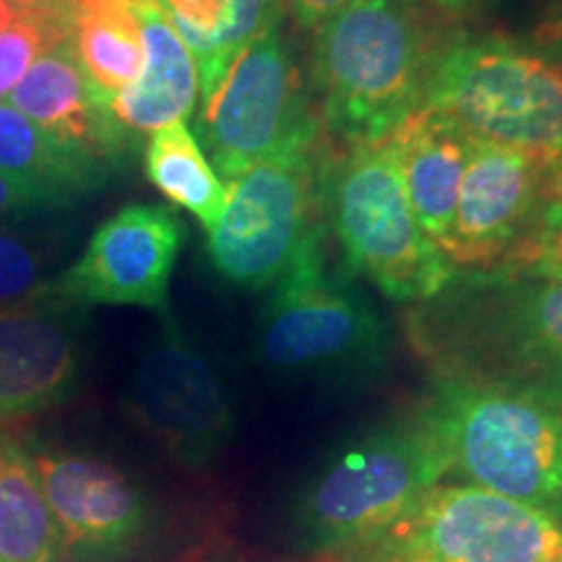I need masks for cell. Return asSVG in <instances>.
<instances>
[{
  "mask_svg": "<svg viewBox=\"0 0 562 562\" xmlns=\"http://www.w3.org/2000/svg\"><path fill=\"white\" fill-rule=\"evenodd\" d=\"M442 5H446V9H451V11H456V13H463V9H467V5H474V3H482V0H440Z\"/></svg>",
  "mask_w": 562,
  "mask_h": 562,
  "instance_id": "obj_33",
  "label": "cell"
},
{
  "mask_svg": "<svg viewBox=\"0 0 562 562\" xmlns=\"http://www.w3.org/2000/svg\"><path fill=\"white\" fill-rule=\"evenodd\" d=\"M13 21H16V13L11 11V5L5 0H0V32L9 30Z\"/></svg>",
  "mask_w": 562,
  "mask_h": 562,
  "instance_id": "obj_32",
  "label": "cell"
},
{
  "mask_svg": "<svg viewBox=\"0 0 562 562\" xmlns=\"http://www.w3.org/2000/svg\"><path fill=\"white\" fill-rule=\"evenodd\" d=\"M140 26L144 63L138 76L112 97L110 110L131 136L186 123L199 100V68L186 42L157 3H131Z\"/></svg>",
  "mask_w": 562,
  "mask_h": 562,
  "instance_id": "obj_18",
  "label": "cell"
},
{
  "mask_svg": "<svg viewBox=\"0 0 562 562\" xmlns=\"http://www.w3.org/2000/svg\"><path fill=\"white\" fill-rule=\"evenodd\" d=\"M383 140L402 175L414 216L427 237L442 248L453 224L472 138L435 110L417 108Z\"/></svg>",
  "mask_w": 562,
  "mask_h": 562,
  "instance_id": "obj_17",
  "label": "cell"
},
{
  "mask_svg": "<svg viewBox=\"0 0 562 562\" xmlns=\"http://www.w3.org/2000/svg\"><path fill=\"white\" fill-rule=\"evenodd\" d=\"M547 159L472 140L442 252L456 271L508 266L547 206Z\"/></svg>",
  "mask_w": 562,
  "mask_h": 562,
  "instance_id": "obj_14",
  "label": "cell"
},
{
  "mask_svg": "<svg viewBox=\"0 0 562 562\" xmlns=\"http://www.w3.org/2000/svg\"><path fill=\"white\" fill-rule=\"evenodd\" d=\"M526 45L562 63V0H547L542 13L533 21Z\"/></svg>",
  "mask_w": 562,
  "mask_h": 562,
  "instance_id": "obj_28",
  "label": "cell"
},
{
  "mask_svg": "<svg viewBox=\"0 0 562 562\" xmlns=\"http://www.w3.org/2000/svg\"><path fill=\"white\" fill-rule=\"evenodd\" d=\"M0 175L60 209L100 191L112 172L58 144L11 102H0Z\"/></svg>",
  "mask_w": 562,
  "mask_h": 562,
  "instance_id": "obj_19",
  "label": "cell"
},
{
  "mask_svg": "<svg viewBox=\"0 0 562 562\" xmlns=\"http://www.w3.org/2000/svg\"><path fill=\"white\" fill-rule=\"evenodd\" d=\"M318 562H562V521L474 484L440 482L370 544Z\"/></svg>",
  "mask_w": 562,
  "mask_h": 562,
  "instance_id": "obj_10",
  "label": "cell"
},
{
  "mask_svg": "<svg viewBox=\"0 0 562 562\" xmlns=\"http://www.w3.org/2000/svg\"><path fill=\"white\" fill-rule=\"evenodd\" d=\"M157 3L199 68V89L224 74L248 42L281 24L284 0H128Z\"/></svg>",
  "mask_w": 562,
  "mask_h": 562,
  "instance_id": "obj_20",
  "label": "cell"
},
{
  "mask_svg": "<svg viewBox=\"0 0 562 562\" xmlns=\"http://www.w3.org/2000/svg\"><path fill=\"white\" fill-rule=\"evenodd\" d=\"M144 172L167 201L191 211L206 229L220 220L227 188L186 123L165 125L151 133L144 149Z\"/></svg>",
  "mask_w": 562,
  "mask_h": 562,
  "instance_id": "obj_23",
  "label": "cell"
},
{
  "mask_svg": "<svg viewBox=\"0 0 562 562\" xmlns=\"http://www.w3.org/2000/svg\"><path fill=\"white\" fill-rule=\"evenodd\" d=\"M0 562H68L32 453L0 430Z\"/></svg>",
  "mask_w": 562,
  "mask_h": 562,
  "instance_id": "obj_21",
  "label": "cell"
},
{
  "mask_svg": "<svg viewBox=\"0 0 562 562\" xmlns=\"http://www.w3.org/2000/svg\"><path fill=\"white\" fill-rule=\"evenodd\" d=\"M547 191L552 201H562V146L547 159Z\"/></svg>",
  "mask_w": 562,
  "mask_h": 562,
  "instance_id": "obj_31",
  "label": "cell"
},
{
  "mask_svg": "<svg viewBox=\"0 0 562 562\" xmlns=\"http://www.w3.org/2000/svg\"><path fill=\"white\" fill-rule=\"evenodd\" d=\"M195 138L229 182L266 159L313 149L326 138L311 81L281 24L248 42L220 79L201 89Z\"/></svg>",
  "mask_w": 562,
  "mask_h": 562,
  "instance_id": "obj_8",
  "label": "cell"
},
{
  "mask_svg": "<svg viewBox=\"0 0 562 562\" xmlns=\"http://www.w3.org/2000/svg\"><path fill=\"white\" fill-rule=\"evenodd\" d=\"M331 140L250 167L227 188L222 214L206 229L214 269L243 290H266L290 269L326 224L323 182Z\"/></svg>",
  "mask_w": 562,
  "mask_h": 562,
  "instance_id": "obj_9",
  "label": "cell"
},
{
  "mask_svg": "<svg viewBox=\"0 0 562 562\" xmlns=\"http://www.w3.org/2000/svg\"><path fill=\"white\" fill-rule=\"evenodd\" d=\"M503 269H521L537 277L562 281V201H547L526 240Z\"/></svg>",
  "mask_w": 562,
  "mask_h": 562,
  "instance_id": "obj_25",
  "label": "cell"
},
{
  "mask_svg": "<svg viewBox=\"0 0 562 562\" xmlns=\"http://www.w3.org/2000/svg\"><path fill=\"white\" fill-rule=\"evenodd\" d=\"M11 104L58 144L100 161L115 172L138 138L110 110V100L91 87L70 42L47 47L11 91Z\"/></svg>",
  "mask_w": 562,
  "mask_h": 562,
  "instance_id": "obj_16",
  "label": "cell"
},
{
  "mask_svg": "<svg viewBox=\"0 0 562 562\" xmlns=\"http://www.w3.org/2000/svg\"><path fill=\"white\" fill-rule=\"evenodd\" d=\"M87 307L63 300L50 281L0 311V430L74 396L81 378Z\"/></svg>",
  "mask_w": 562,
  "mask_h": 562,
  "instance_id": "obj_15",
  "label": "cell"
},
{
  "mask_svg": "<svg viewBox=\"0 0 562 562\" xmlns=\"http://www.w3.org/2000/svg\"><path fill=\"white\" fill-rule=\"evenodd\" d=\"M68 42L83 76L110 102L144 63L140 26L128 0H79Z\"/></svg>",
  "mask_w": 562,
  "mask_h": 562,
  "instance_id": "obj_22",
  "label": "cell"
},
{
  "mask_svg": "<svg viewBox=\"0 0 562 562\" xmlns=\"http://www.w3.org/2000/svg\"><path fill=\"white\" fill-rule=\"evenodd\" d=\"M58 42L63 40L30 19H16L9 30L0 32V102L11 97L32 63Z\"/></svg>",
  "mask_w": 562,
  "mask_h": 562,
  "instance_id": "obj_26",
  "label": "cell"
},
{
  "mask_svg": "<svg viewBox=\"0 0 562 562\" xmlns=\"http://www.w3.org/2000/svg\"><path fill=\"white\" fill-rule=\"evenodd\" d=\"M349 3H355V0H290V9L302 30H315L334 13L347 9Z\"/></svg>",
  "mask_w": 562,
  "mask_h": 562,
  "instance_id": "obj_30",
  "label": "cell"
},
{
  "mask_svg": "<svg viewBox=\"0 0 562 562\" xmlns=\"http://www.w3.org/2000/svg\"><path fill=\"white\" fill-rule=\"evenodd\" d=\"M448 476L425 409L357 435L323 461L297 497V547L339 558L393 529Z\"/></svg>",
  "mask_w": 562,
  "mask_h": 562,
  "instance_id": "obj_4",
  "label": "cell"
},
{
  "mask_svg": "<svg viewBox=\"0 0 562 562\" xmlns=\"http://www.w3.org/2000/svg\"><path fill=\"white\" fill-rule=\"evenodd\" d=\"M456 16L440 0H355L315 26L311 91L334 149L383 140L422 108Z\"/></svg>",
  "mask_w": 562,
  "mask_h": 562,
  "instance_id": "obj_1",
  "label": "cell"
},
{
  "mask_svg": "<svg viewBox=\"0 0 562 562\" xmlns=\"http://www.w3.org/2000/svg\"><path fill=\"white\" fill-rule=\"evenodd\" d=\"M140 355L128 389V412L175 463L206 469L235 438V412L206 357L170 315Z\"/></svg>",
  "mask_w": 562,
  "mask_h": 562,
  "instance_id": "obj_11",
  "label": "cell"
},
{
  "mask_svg": "<svg viewBox=\"0 0 562 562\" xmlns=\"http://www.w3.org/2000/svg\"><path fill=\"white\" fill-rule=\"evenodd\" d=\"M180 245L172 209L131 203L94 229L79 261L53 279L50 290L81 307L136 305L170 315L167 294Z\"/></svg>",
  "mask_w": 562,
  "mask_h": 562,
  "instance_id": "obj_13",
  "label": "cell"
},
{
  "mask_svg": "<svg viewBox=\"0 0 562 562\" xmlns=\"http://www.w3.org/2000/svg\"><path fill=\"white\" fill-rule=\"evenodd\" d=\"M422 409L448 476L562 521V396L513 383L435 381Z\"/></svg>",
  "mask_w": 562,
  "mask_h": 562,
  "instance_id": "obj_3",
  "label": "cell"
},
{
  "mask_svg": "<svg viewBox=\"0 0 562 562\" xmlns=\"http://www.w3.org/2000/svg\"><path fill=\"white\" fill-rule=\"evenodd\" d=\"M422 108L472 140L550 159L562 146V63L505 34L461 26L435 60Z\"/></svg>",
  "mask_w": 562,
  "mask_h": 562,
  "instance_id": "obj_6",
  "label": "cell"
},
{
  "mask_svg": "<svg viewBox=\"0 0 562 562\" xmlns=\"http://www.w3.org/2000/svg\"><path fill=\"white\" fill-rule=\"evenodd\" d=\"M50 252L32 232L0 224V311L34 297L47 284Z\"/></svg>",
  "mask_w": 562,
  "mask_h": 562,
  "instance_id": "obj_24",
  "label": "cell"
},
{
  "mask_svg": "<svg viewBox=\"0 0 562 562\" xmlns=\"http://www.w3.org/2000/svg\"><path fill=\"white\" fill-rule=\"evenodd\" d=\"M30 453L68 562H125L144 544L151 505L123 469L63 448Z\"/></svg>",
  "mask_w": 562,
  "mask_h": 562,
  "instance_id": "obj_12",
  "label": "cell"
},
{
  "mask_svg": "<svg viewBox=\"0 0 562 562\" xmlns=\"http://www.w3.org/2000/svg\"><path fill=\"white\" fill-rule=\"evenodd\" d=\"M16 19H30L50 30L55 37L66 42L70 37L76 3L79 0H5Z\"/></svg>",
  "mask_w": 562,
  "mask_h": 562,
  "instance_id": "obj_27",
  "label": "cell"
},
{
  "mask_svg": "<svg viewBox=\"0 0 562 562\" xmlns=\"http://www.w3.org/2000/svg\"><path fill=\"white\" fill-rule=\"evenodd\" d=\"M323 216L331 222L349 271L368 277L391 300L417 305L456 273L414 216L385 140L331 151Z\"/></svg>",
  "mask_w": 562,
  "mask_h": 562,
  "instance_id": "obj_7",
  "label": "cell"
},
{
  "mask_svg": "<svg viewBox=\"0 0 562 562\" xmlns=\"http://www.w3.org/2000/svg\"><path fill=\"white\" fill-rule=\"evenodd\" d=\"M435 381L513 383L562 396V281L521 269L456 271L406 313Z\"/></svg>",
  "mask_w": 562,
  "mask_h": 562,
  "instance_id": "obj_2",
  "label": "cell"
},
{
  "mask_svg": "<svg viewBox=\"0 0 562 562\" xmlns=\"http://www.w3.org/2000/svg\"><path fill=\"white\" fill-rule=\"evenodd\" d=\"M55 209L45 195L30 191V188H21L16 182L0 175V220H9V216H26V214H40V211Z\"/></svg>",
  "mask_w": 562,
  "mask_h": 562,
  "instance_id": "obj_29",
  "label": "cell"
},
{
  "mask_svg": "<svg viewBox=\"0 0 562 562\" xmlns=\"http://www.w3.org/2000/svg\"><path fill=\"white\" fill-rule=\"evenodd\" d=\"M256 357L281 378L321 385H362L389 364V326L349 279L328 269L323 227L258 313Z\"/></svg>",
  "mask_w": 562,
  "mask_h": 562,
  "instance_id": "obj_5",
  "label": "cell"
}]
</instances>
